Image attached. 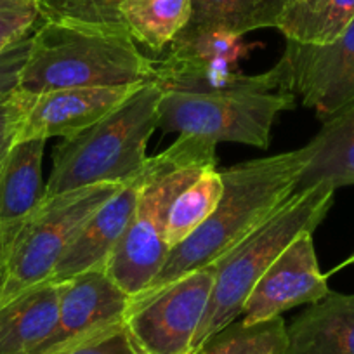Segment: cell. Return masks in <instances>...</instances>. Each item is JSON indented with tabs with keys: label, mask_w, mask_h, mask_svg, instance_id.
<instances>
[{
	"label": "cell",
	"mask_w": 354,
	"mask_h": 354,
	"mask_svg": "<svg viewBox=\"0 0 354 354\" xmlns=\"http://www.w3.org/2000/svg\"><path fill=\"white\" fill-rule=\"evenodd\" d=\"M302 167L299 148L221 170L224 189L212 216L170 250L162 271L138 297L223 259L294 195Z\"/></svg>",
	"instance_id": "cell-1"
},
{
	"label": "cell",
	"mask_w": 354,
	"mask_h": 354,
	"mask_svg": "<svg viewBox=\"0 0 354 354\" xmlns=\"http://www.w3.org/2000/svg\"><path fill=\"white\" fill-rule=\"evenodd\" d=\"M155 82L153 59L125 28L42 21L33 32L18 88L42 94L57 88L120 87Z\"/></svg>",
	"instance_id": "cell-2"
},
{
	"label": "cell",
	"mask_w": 354,
	"mask_h": 354,
	"mask_svg": "<svg viewBox=\"0 0 354 354\" xmlns=\"http://www.w3.org/2000/svg\"><path fill=\"white\" fill-rule=\"evenodd\" d=\"M209 167H217L216 142L189 134H179L165 151L148 158V181L106 262V273L132 299L149 287L169 257L165 219L174 198Z\"/></svg>",
	"instance_id": "cell-3"
},
{
	"label": "cell",
	"mask_w": 354,
	"mask_h": 354,
	"mask_svg": "<svg viewBox=\"0 0 354 354\" xmlns=\"http://www.w3.org/2000/svg\"><path fill=\"white\" fill-rule=\"evenodd\" d=\"M162 96L163 91L153 82L141 85L106 117L64 139L54 151L46 195L131 181L148 160L146 146L158 129Z\"/></svg>",
	"instance_id": "cell-4"
},
{
	"label": "cell",
	"mask_w": 354,
	"mask_h": 354,
	"mask_svg": "<svg viewBox=\"0 0 354 354\" xmlns=\"http://www.w3.org/2000/svg\"><path fill=\"white\" fill-rule=\"evenodd\" d=\"M333 195L335 188L325 183L304 192H295L250 236L214 262L216 280L193 340L192 354L198 353L210 337L236 322L259 278L295 238L315 233L332 207Z\"/></svg>",
	"instance_id": "cell-5"
},
{
	"label": "cell",
	"mask_w": 354,
	"mask_h": 354,
	"mask_svg": "<svg viewBox=\"0 0 354 354\" xmlns=\"http://www.w3.org/2000/svg\"><path fill=\"white\" fill-rule=\"evenodd\" d=\"M122 185H96L44 196L0 243V306L50 281L57 262L93 214Z\"/></svg>",
	"instance_id": "cell-6"
},
{
	"label": "cell",
	"mask_w": 354,
	"mask_h": 354,
	"mask_svg": "<svg viewBox=\"0 0 354 354\" xmlns=\"http://www.w3.org/2000/svg\"><path fill=\"white\" fill-rule=\"evenodd\" d=\"M295 106V94H193L163 93L158 129L198 136L212 142L230 141L270 146L271 129L281 111Z\"/></svg>",
	"instance_id": "cell-7"
},
{
	"label": "cell",
	"mask_w": 354,
	"mask_h": 354,
	"mask_svg": "<svg viewBox=\"0 0 354 354\" xmlns=\"http://www.w3.org/2000/svg\"><path fill=\"white\" fill-rule=\"evenodd\" d=\"M216 280V264L132 299L124 328L136 354H192Z\"/></svg>",
	"instance_id": "cell-8"
},
{
	"label": "cell",
	"mask_w": 354,
	"mask_h": 354,
	"mask_svg": "<svg viewBox=\"0 0 354 354\" xmlns=\"http://www.w3.org/2000/svg\"><path fill=\"white\" fill-rule=\"evenodd\" d=\"M281 57L288 68L290 91L323 122L354 103V19L328 44L287 40Z\"/></svg>",
	"instance_id": "cell-9"
},
{
	"label": "cell",
	"mask_w": 354,
	"mask_h": 354,
	"mask_svg": "<svg viewBox=\"0 0 354 354\" xmlns=\"http://www.w3.org/2000/svg\"><path fill=\"white\" fill-rule=\"evenodd\" d=\"M57 322L35 354H49L122 325L132 297L106 273L88 270L57 283Z\"/></svg>",
	"instance_id": "cell-10"
},
{
	"label": "cell",
	"mask_w": 354,
	"mask_h": 354,
	"mask_svg": "<svg viewBox=\"0 0 354 354\" xmlns=\"http://www.w3.org/2000/svg\"><path fill=\"white\" fill-rule=\"evenodd\" d=\"M328 277L319 271L313 233L295 238L266 270L241 309V322H266L297 306L316 304L330 294Z\"/></svg>",
	"instance_id": "cell-11"
},
{
	"label": "cell",
	"mask_w": 354,
	"mask_h": 354,
	"mask_svg": "<svg viewBox=\"0 0 354 354\" xmlns=\"http://www.w3.org/2000/svg\"><path fill=\"white\" fill-rule=\"evenodd\" d=\"M139 87H73L35 94L19 127L18 141L75 138L120 106Z\"/></svg>",
	"instance_id": "cell-12"
},
{
	"label": "cell",
	"mask_w": 354,
	"mask_h": 354,
	"mask_svg": "<svg viewBox=\"0 0 354 354\" xmlns=\"http://www.w3.org/2000/svg\"><path fill=\"white\" fill-rule=\"evenodd\" d=\"M148 181V160L139 174L124 183L85 223L57 262L50 281L61 283L88 270L106 268L122 234L127 230L138 207L139 196Z\"/></svg>",
	"instance_id": "cell-13"
},
{
	"label": "cell",
	"mask_w": 354,
	"mask_h": 354,
	"mask_svg": "<svg viewBox=\"0 0 354 354\" xmlns=\"http://www.w3.org/2000/svg\"><path fill=\"white\" fill-rule=\"evenodd\" d=\"M155 82L163 93L270 94L292 93L288 68L281 57L271 70L245 75L226 61H185L165 56L153 61ZM294 94V93H292Z\"/></svg>",
	"instance_id": "cell-14"
},
{
	"label": "cell",
	"mask_w": 354,
	"mask_h": 354,
	"mask_svg": "<svg viewBox=\"0 0 354 354\" xmlns=\"http://www.w3.org/2000/svg\"><path fill=\"white\" fill-rule=\"evenodd\" d=\"M283 354H354V295L330 292L287 325Z\"/></svg>",
	"instance_id": "cell-15"
},
{
	"label": "cell",
	"mask_w": 354,
	"mask_h": 354,
	"mask_svg": "<svg viewBox=\"0 0 354 354\" xmlns=\"http://www.w3.org/2000/svg\"><path fill=\"white\" fill-rule=\"evenodd\" d=\"M301 149L304 167L295 192L322 183L335 189L354 185V103L323 122L315 138Z\"/></svg>",
	"instance_id": "cell-16"
},
{
	"label": "cell",
	"mask_w": 354,
	"mask_h": 354,
	"mask_svg": "<svg viewBox=\"0 0 354 354\" xmlns=\"http://www.w3.org/2000/svg\"><path fill=\"white\" fill-rule=\"evenodd\" d=\"M44 139L18 141L0 170V243L40 205L46 196L42 179Z\"/></svg>",
	"instance_id": "cell-17"
},
{
	"label": "cell",
	"mask_w": 354,
	"mask_h": 354,
	"mask_svg": "<svg viewBox=\"0 0 354 354\" xmlns=\"http://www.w3.org/2000/svg\"><path fill=\"white\" fill-rule=\"evenodd\" d=\"M57 299L46 281L0 306V354H35L56 326Z\"/></svg>",
	"instance_id": "cell-18"
},
{
	"label": "cell",
	"mask_w": 354,
	"mask_h": 354,
	"mask_svg": "<svg viewBox=\"0 0 354 354\" xmlns=\"http://www.w3.org/2000/svg\"><path fill=\"white\" fill-rule=\"evenodd\" d=\"M290 0H192V15L183 30H223L233 35L277 28Z\"/></svg>",
	"instance_id": "cell-19"
},
{
	"label": "cell",
	"mask_w": 354,
	"mask_h": 354,
	"mask_svg": "<svg viewBox=\"0 0 354 354\" xmlns=\"http://www.w3.org/2000/svg\"><path fill=\"white\" fill-rule=\"evenodd\" d=\"M120 11L129 35L160 53L188 25L192 0H124Z\"/></svg>",
	"instance_id": "cell-20"
},
{
	"label": "cell",
	"mask_w": 354,
	"mask_h": 354,
	"mask_svg": "<svg viewBox=\"0 0 354 354\" xmlns=\"http://www.w3.org/2000/svg\"><path fill=\"white\" fill-rule=\"evenodd\" d=\"M223 189L221 170L209 167L174 198L165 219V241L170 250L192 236L212 216Z\"/></svg>",
	"instance_id": "cell-21"
},
{
	"label": "cell",
	"mask_w": 354,
	"mask_h": 354,
	"mask_svg": "<svg viewBox=\"0 0 354 354\" xmlns=\"http://www.w3.org/2000/svg\"><path fill=\"white\" fill-rule=\"evenodd\" d=\"M287 323L281 316L247 325L233 322L210 337L196 354H283Z\"/></svg>",
	"instance_id": "cell-22"
},
{
	"label": "cell",
	"mask_w": 354,
	"mask_h": 354,
	"mask_svg": "<svg viewBox=\"0 0 354 354\" xmlns=\"http://www.w3.org/2000/svg\"><path fill=\"white\" fill-rule=\"evenodd\" d=\"M354 19V0H323L304 15H283L277 28L302 44H328L335 40Z\"/></svg>",
	"instance_id": "cell-23"
},
{
	"label": "cell",
	"mask_w": 354,
	"mask_h": 354,
	"mask_svg": "<svg viewBox=\"0 0 354 354\" xmlns=\"http://www.w3.org/2000/svg\"><path fill=\"white\" fill-rule=\"evenodd\" d=\"M241 37L223 30H181L169 46L167 56L185 61H226L236 64L247 56Z\"/></svg>",
	"instance_id": "cell-24"
},
{
	"label": "cell",
	"mask_w": 354,
	"mask_h": 354,
	"mask_svg": "<svg viewBox=\"0 0 354 354\" xmlns=\"http://www.w3.org/2000/svg\"><path fill=\"white\" fill-rule=\"evenodd\" d=\"M124 0H39L42 21L125 28L122 23Z\"/></svg>",
	"instance_id": "cell-25"
},
{
	"label": "cell",
	"mask_w": 354,
	"mask_h": 354,
	"mask_svg": "<svg viewBox=\"0 0 354 354\" xmlns=\"http://www.w3.org/2000/svg\"><path fill=\"white\" fill-rule=\"evenodd\" d=\"M39 0H0V54L35 32Z\"/></svg>",
	"instance_id": "cell-26"
},
{
	"label": "cell",
	"mask_w": 354,
	"mask_h": 354,
	"mask_svg": "<svg viewBox=\"0 0 354 354\" xmlns=\"http://www.w3.org/2000/svg\"><path fill=\"white\" fill-rule=\"evenodd\" d=\"M35 94L16 91L11 96L0 101V170L8 158L9 151L18 141L19 127L28 111L30 103H32Z\"/></svg>",
	"instance_id": "cell-27"
},
{
	"label": "cell",
	"mask_w": 354,
	"mask_h": 354,
	"mask_svg": "<svg viewBox=\"0 0 354 354\" xmlns=\"http://www.w3.org/2000/svg\"><path fill=\"white\" fill-rule=\"evenodd\" d=\"M49 354H136L129 337L125 333L124 323L108 328L104 332L88 337L82 342L68 346L64 349L54 351Z\"/></svg>",
	"instance_id": "cell-28"
},
{
	"label": "cell",
	"mask_w": 354,
	"mask_h": 354,
	"mask_svg": "<svg viewBox=\"0 0 354 354\" xmlns=\"http://www.w3.org/2000/svg\"><path fill=\"white\" fill-rule=\"evenodd\" d=\"M32 35L19 40L18 44L0 54V101L18 91L19 75L30 54Z\"/></svg>",
	"instance_id": "cell-29"
},
{
	"label": "cell",
	"mask_w": 354,
	"mask_h": 354,
	"mask_svg": "<svg viewBox=\"0 0 354 354\" xmlns=\"http://www.w3.org/2000/svg\"><path fill=\"white\" fill-rule=\"evenodd\" d=\"M323 0H290L285 15H304V12L313 11L315 8H318Z\"/></svg>",
	"instance_id": "cell-30"
},
{
	"label": "cell",
	"mask_w": 354,
	"mask_h": 354,
	"mask_svg": "<svg viewBox=\"0 0 354 354\" xmlns=\"http://www.w3.org/2000/svg\"><path fill=\"white\" fill-rule=\"evenodd\" d=\"M349 264H354V255H351V257L347 259L346 262H342V264H340V266H337V268H335V270H333V271H339V270H342V268H346V266H349ZM333 271H332V273H333Z\"/></svg>",
	"instance_id": "cell-31"
}]
</instances>
